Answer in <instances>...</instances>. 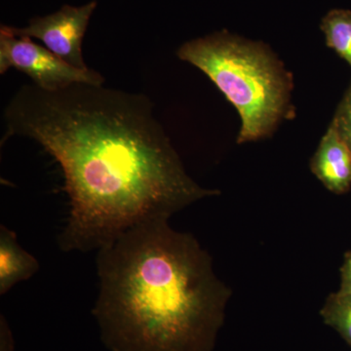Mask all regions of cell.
I'll return each mask as SVG.
<instances>
[{"mask_svg": "<svg viewBox=\"0 0 351 351\" xmlns=\"http://www.w3.org/2000/svg\"><path fill=\"white\" fill-rule=\"evenodd\" d=\"M97 1L75 7L64 5L57 12L32 18L27 27H8L16 36L38 38L45 47L71 66L86 69L82 54V41Z\"/></svg>", "mask_w": 351, "mask_h": 351, "instance_id": "5", "label": "cell"}, {"mask_svg": "<svg viewBox=\"0 0 351 351\" xmlns=\"http://www.w3.org/2000/svg\"><path fill=\"white\" fill-rule=\"evenodd\" d=\"M6 138H32L61 166L64 252L98 251L134 226L219 195L186 173L147 96L90 83L23 85L4 110Z\"/></svg>", "mask_w": 351, "mask_h": 351, "instance_id": "1", "label": "cell"}, {"mask_svg": "<svg viewBox=\"0 0 351 351\" xmlns=\"http://www.w3.org/2000/svg\"><path fill=\"white\" fill-rule=\"evenodd\" d=\"M327 45L351 66V11L332 9L321 21Z\"/></svg>", "mask_w": 351, "mask_h": 351, "instance_id": "8", "label": "cell"}, {"mask_svg": "<svg viewBox=\"0 0 351 351\" xmlns=\"http://www.w3.org/2000/svg\"><path fill=\"white\" fill-rule=\"evenodd\" d=\"M177 56L204 73L237 108L239 144L271 137L284 119L293 117L292 73L262 41L217 32L186 41Z\"/></svg>", "mask_w": 351, "mask_h": 351, "instance_id": "3", "label": "cell"}, {"mask_svg": "<svg viewBox=\"0 0 351 351\" xmlns=\"http://www.w3.org/2000/svg\"><path fill=\"white\" fill-rule=\"evenodd\" d=\"M168 221H145L98 250L93 314L112 351L213 350L232 290L195 237Z\"/></svg>", "mask_w": 351, "mask_h": 351, "instance_id": "2", "label": "cell"}, {"mask_svg": "<svg viewBox=\"0 0 351 351\" xmlns=\"http://www.w3.org/2000/svg\"><path fill=\"white\" fill-rule=\"evenodd\" d=\"M332 124L351 151V87L339 104L338 110L332 120Z\"/></svg>", "mask_w": 351, "mask_h": 351, "instance_id": "10", "label": "cell"}, {"mask_svg": "<svg viewBox=\"0 0 351 351\" xmlns=\"http://www.w3.org/2000/svg\"><path fill=\"white\" fill-rule=\"evenodd\" d=\"M323 321L339 332L351 348V295H330L320 311Z\"/></svg>", "mask_w": 351, "mask_h": 351, "instance_id": "9", "label": "cell"}, {"mask_svg": "<svg viewBox=\"0 0 351 351\" xmlns=\"http://www.w3.org/2000/svg\"><path fill=\"white\" fill-rule=\"evenodd\" d=\"M39 269L38 260L18 242L16 233L0 226V295H5L16 284L29 280Z\"/></svg>", "mask_w": 351, "mask_h": 351, "instance_id": "7", "label": "cell"}, {"mask_svg": "<svg viewBox=\"0 0 351 351\" xmlns=\"http://www.w3.org/2000/svg\"><path fill=\"white\" fill-rule=\"evenodd\" d=\"M311 171L323 186L341 195L351 186V151L332 124L311 159Z\"/></svg>", "mask_w": 351, "mask_h": 351, "instance_id": "6", "label": "cell"}, {"mask_svg": "<svg viewBox=\"0 0 351 351\" xmlns=\"http://www.w3.org/2000/svg\"><path fill=\"white\" fill-rule=\"evenodd\" d=\"M15 69L32 78L36 86L48 91L64 89L75 83L103 85L105 78L91 69L71 66L46 47L27 36H16L7 25L0 27V73Z\"/></svg>", "mask_w": 351, "mask_h": 351, "instance_id": "4", "label": "cell"}, {"mask_svg": "<svg viewBox=\"0 0 351 351\" xmlns=\"http://www.w3.org/2000/svg\"><path fill=\"white\" fill-rule=\"evenodd\" d=\"M337 293L339 295H351V252L346 254L341 269V286Z\"/></svg>", "mask_w": 351, "mask_h": 351, "instance_id": "11", "label": "cell"}]
</instances>
